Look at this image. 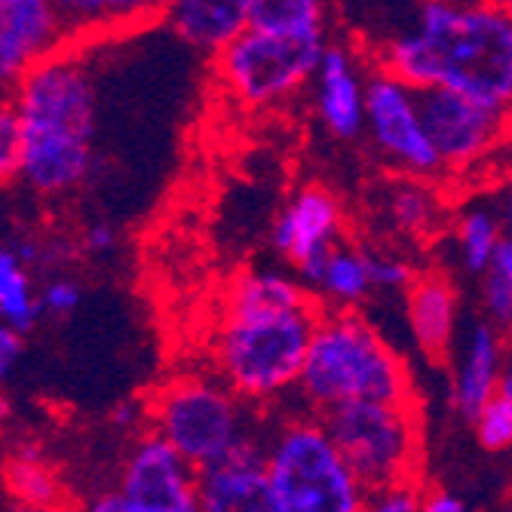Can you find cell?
<instances>
[{
	"mask_svg": "<svg viewBox=\"0 0 512 512\" xmlns=\"http://www.w3.org/2000/svg\"><path fill=\"white\" fill-rule=\"evenodd\" d=\"M408 86H445L482 105L512 102V16L503 0H421L414 25L378 53Z\"/></svg>",
	"mask_w": 512,
	"mask_h": 512,
	"instance_id": "cell-1",
	"label": "cell"
},
{
	"mask_svg": "<svg viewBox=\"0 0 512 512\" xmlns=\"http://www.w3.org/2000/svg\"><path fill=\"white\" fill-rule=\"evenodd\" d=\"M22 120L19 178L40 197H65L96 163V80L77 43L37 62L13 89Z\"/></svg>",
	"mask_w": 512,
	"mask_h": 512,
	"instance_id": "cell-2",
	"label": "cell"
},
{
	"mask_svg": "<svg viewBox=\"0 0 512 512\" xmlns=\"http://www.w3.org/2000/svg\"><path fill=\"white\" fill-rule=\"evenodd\" d=\"M295 390L313 414L347 402H414L402 356L356 307H319Z\"/></svg>",
	"mask_w": 512,
	"mask_h": 512,
	"instance_id": "cell-3",
	"label": "cell"
},
{
	"mask_svg": "<svg viewBox=\"0 0 512 512\" xmlns=\"http://www.w3.org/2000/svg\"><path fill=\"white\" fill-rule=\"evenodd\" d=\"M319 304L261 307L221 301L212 332L215 375L249 405H267L298 384Z\"/></svg>",
	"mask_w": 512,
	"mask_h": 512,
	"instance_id": "cell-4",
	"label": "cell"
},
{
	"mask_svg": "<svg viewBox=\"0 0 512 512\" xmlns=\"http://www.w3.org/2000/svg\"><path fill=\"white\" fill-rule=\"evenodd\" d=\"M267 512H362L365 488L319 414L286 417L264 433Z\"/></svg>",
	"mask_w": 512,
	"mask_h": 512,
	"instance_id": "cell-5",
	"label": "cell"
},
{
	"mask_svg": "<svg viewBox=\"0 0 512 512\" xmlns=\"http://www.w3.org/2000/svg\"><path fill=\"white\" fill-rule=\"evenodd\" d=\"M252 405L240 399L218 375H175L145 402L151 433L166 439L191 467L221 457L252 424Z\"/></svg>",
	"mask_w": 512,
	"mask_h": 512,
	"instance_id": "cell-6",
	"label": "cell"
},
{
	"mask_svg": "<svg viewBox=\"0 0 512 512\" xmlns=\"http://www.w3.org/2000/svg\"><path fill=\"white\" fill-rule=\"evenodd\" d=\"M329 34H279L246 28L215 59V80L246 111H273L292 102L316 71Z\"/></svg>",
	"mask_w": 512,
	"mask_h": 512,
	"instance_id": "cell-7",
	"label": "cell"
},
{
	"mask_svg": "<svg viewBox=\"0 0 512 512\" xmlns=\"http://www.w3.org/2000/svg\"><path fill=\"white\" fill-rule=\"evenodd\" d=\"M341 457L365 491L417 479L421 467V408L414 402H347L319 414Z\"/></svg>",
	"mask_w": 512,
	"mask_h": 512,
	"instance_id": "cell-8",
	"label": "cell"
},
{
	"mask_svg": "<svg viewBox=\"0 0 512 512\" xmlns=\"http://www.w3.org/2000/svg\"><path fill=\"white\" fill-rule=\"evenodd\" d=\"M417 111L439 157L442 175H473L506 145V108L482 105L445 86H424L417 89Z\"/></svg>",
	"mask_w": 512,
	"mask_h": 512,
	"instance_id": "cell-9",
	"label": "cell"
},
{
	"mask_svg": "<svg viewBox=\"0 0 512 512\" xmlns=\"http://www.w3.org/2000/svg\"><path fill=\"white\" fill-rule=\"evenodd\" d=\"M362 135L371 138L378 157L396 172L427 181L442 178L439 157L430 145L421 111H417V89L381 65L365 80Z\"/></svg>",
	"mask_w": 512,
	"mask_h": 512,
	"instance_id": "cell-10",
	"label": "cell"
},
{
	"mask_svg": "<svg viewBox=\"0 0 512 512\" xmlns=\"http://www.w3.org/2000/svg\"><path fill=\"white\" fill-rule=\"evenodd\" d=\"M89 506L96 512H194L200 509L197 467L148 430L129 448L117 485Z\"/></svg>",
	"mask_w": 512,
	"mask_h": 512,
	"instance_id": "cell-11",
	"label": "cell"
},
{
	"mask_svg": "<svg viewBox=\"0 0 512 512\" xmlns=\"http://www.w3.org/2000/svg\"><path fill=\"white\" fill-rule=\"evenodd\" d=\"M344 240V206L325 184L298 188L276 215L270 243L292 273L313 289L322 261Z\"/></svg>",
	"mask_w": 512,
	"mask_h": 512,
	"instance_id": "cell-12",
	"label": "cell"
},
{
	"mask_svg": "<svg viewBox=\"0 0 512 512\" xmlns=\"http://www.w3.org/2000/svg\"><path fill=\"white\" fill-rule=\"evenodd\" d=\"M365 80L368 71L359 62V53L347 43H325L310 77L313 86V114L319 126L338 142H353L362 135L365 117Z\"/></svg>",
	"mask_w": 512,
	"mask_h": 512,
	"instance_id": "cell-13",
	"label": "cell"
},
{
	"mask_svg": "<svg viewBox=\"0 0 512 512\" xmlns=\"http://www.w3.org/2000/svg\"><path fill=\"white\" fill-rule=\"evenodd\" d=\"M197 503L206 512H267L264 430L252 427L221 457L197 470Z\"/></svg>",
	"mask_w": 512,
	"mask_h": 512,
	"instance_id": "cell-14",
	"label": "cell"
},
{
	"mask_svg": "<svg viewBox=\"0 0 512 512\" xmlns=\"http://www.w3.org/2000/svg\"><path fill=\"white\" fill-rule=\"evenodd\" d=\"M65 43L50 0H10L0 10V96H13L19 80Z\"/></svg>",
	"mask_w": 512,
	"mask_h": 512,
	"instance_id": "cell-15",
	"label": "cell"
},
{
	"mask_svg": "<svg viewBox=\"0 0 512 512\" xmlns=\"http://www.w3.org/2000/svg\"><path fill=\"white\" fill-rule=\"evenodd\" d=\"M405 310H408V329L414 344L424 356L445 362L457 341V322H460V295L451 276L430 270L414 273L405 286Z\"/></svg>",
	"mask_w": 512,
	"mask_h": 512,
	"instance_id": "cell-16",
	"label": "cell"
},
{
	"mask_svg": "<svg viewBox=\"0 0 512 512\" xmlns=\"http://www.w3.org/2000/svg\"><path fill=\"white\" fill-rule=\"evenodd\" d=\"M252 0H163L157 22L191 50L215 56L249 28Z\"/></svg>",
	"mask_w": 512,
	"mask_h": 512,
	"instance_id": "cell-17",
	"label": "cell"
},
{
	"mask_svg": "<svg viewBox=\"0 0 512 512\" xmlns=\"http://www.w3.org/2000/svg\"><path fill=\"white\" fill-rule=\"evenodd\" d=\"M503 332L494 322L482 319L473 322L467 335H463V347L454 365V387L451 402L463 421H473V414L482 408V402L497 390L503 375Z\"/></svg>",
	"mask_w": 512,
	"mask_h": 512,
	"instance_id": "cell-18",
	"label": "cell"
},
{
	"mask_svg": "<svg viewBox=\"0 0 512 512\" xmlns=\"http://www.w3.org/2000/svg\"><path fill=\"white\" fill-rule=\"evenodd\" d=\"M50 4L68 43L83 46L154 25L163 0H50Z\"/></svg>",
	"mask_w": 512,
	"mask_h": 512,
	"instance_id": "cell-19",
	"label": "cell"
},
{
	"mask_svg": "<svg viewBox=\"0 0 512 512\" xmlns=\"http://www.w3.org/2000/svg\"><path fill=\"white\" fill-rule=\"evenodd\" d=\"M0 485L10 503L22 509H56L62 506L65 494L59 473L37 442H22L7 454L4 467H0Z\"/></svg>",
	"mask_w": 512,
	"mask_h": 512,
	"instance_id": "cell-20",
	"label": "cell"
},
{
	"mask_svg": "<svg viewBox=\"0 0 512 512\" xmlns=\"http://www.w3.org/2000/svg\"><path fill=\"white\" fill-rule=\"evenodd\" d=\"M313 298L319 307H359L371 292V279H368V267H365V252L350 246V243H338L322 261V270L313 283Z\"/></svg>",
	"mask_w": 512,
	"mask_h": 512,
	"instance_id": "cell-21",
	"label": "cell"
},
{
	"mask_svg": "<svg viewBox=\"0 0 512 512\" xmlns=\"http://www.w3.org/2000/svg\"><path fill=\"white\" fill-rule=\"evenodd\" d=\"M387 218L402 237L427 240L442 227V197L427 178L405 175L387 194Z\"/></svg>",
	"mask_w": 512,
	"mask_h": 512,
	"instance_id": "cell-22",
	"label": "cell"
},
{
	"mask_svg": "<svg viewBox=\"0 0 512 512\" xmlns=\"http://www.w3.org/2000/svg\"><path fill=\"white\" fill-rule=\"evenodd\" d=\"M454 237H457V252H460V264L467 273L479 276L485 270V264L491 261L497 243L506 237L503 234V221L491 206H467L457 221H454Z\"/></svg>",
	"mask_w": 512,
	"mask_h": 512,
	"instance_id": "cell-23",
	"label": "cell"
},
{
	"mask_svg": "<svg viewBox=\"0 0 512 512\" xmlns=\"http://www.w3.org/2000/svg\"><path fill=\"white\" fill-rule=\"evenodd\" d=\"M329 0H252L249 25L279 34H329Z\"/></svg>",
	"mask_w": 512,
	"mask_h": 512,
	"instance_id": "cell-24",
	"label": "cell"
},
{
	"mask_svg": "<svg viewBox=\"0 0 512 512\" xmlns=\"http://www.w3.org/2000/svg\"><path fill=\"white\" fill-rule=\"evenodd\" d=\"M40 319L37 292L31 286L28 267L16 258L13 249H0V322L13 325L28 335Z\"/></svg>",
	"mask_w": 512,
	"mask_h": 512,
	"instance_id": "cell-25",
	"label": "cell"
},
{
	"mask_svg": "<svg viewBox=\"0 0 512 512\" xmlns=\"http://www.w3.org/2000/svg\"><path fill=\"white\" fill-rule=\"evenodd\" d=\"M482 279V310L485 319L494 322L500 332L509 329L512 322V243L509 237H503L491 255V261L485 264V270L479 273Z\"/></svg>",
	"mask_w": 512,
	"mask_h": 512,
	"instance_id": "cell-26",
	"label": "cell"
},
{
	"mask_svg": "<svg viewBox=\"0 0 512 512\" xmlns=\"http://www.w3.org/2000/svg\"><path fill=\"white\" fill-rule=\"evenodd\" d=\"M476 439L485 451L497 454L512 445V378L509 371L500 375L497 390L482 402V408L473 414Z\"/></svg>",
	"mask_w": 512,
	"mask_h": 512,
	"instance_id": "cell-27",
	"label": "cell"
},
{
	"mask_svg": "<svg viewBox=\"0 0 512 512\" xmlns=\"http://www.w3.org/2000/svg\"><path fill=\"white\" fill-rule=\"evenodd\" d=\"M22 172V120L10 96H0V184Z\"/></svg>",
	"mask_w": 512,
	"mask_h": 512,
	"instance_id": "cell-28",
	"label": "cell"
},
{
	"mask_svg": "<svg viewBox=\"0 0 512 512\" xmlns=\"http://www.w3.org/2000/svg\"><path fill=\"white\" fill-rule=\"evenodd\" d=\"M365 252V267H368V279H371V289L378 292H405V286L414 279V267L408 258L393 255V252Z\"/></svg>",
	"mask_w": 512,
	"mask_h": 512,
	"instance_id": "cell-29",
	"label": "cell"
},
{
	"mask_svg": "<svg viewBox=\"0 0 512 512\" xmlns=\"http://www.w3.org/2000/svg\"><path fill=\"white\" fill-rule=\"evenodd\" d=\"M424 500L421 479H396L365 491V509L375 512H417Z\"/></svg>",
	"mask_w": 512,
	"mask_h": 512,
	"instance_id": "cell-30",
	"label": "cell"
},
{
	"mask_svg": "<svg viewBox=\"0 0 512 512\" xmlns=\"http://www.w3.org/2000/svg\"><path fill=\"white\" fill-rule=\"evenodd\" d=\"M80 286L71 283V279H50L40 292H37V307L40 313H50V316H71L80 307Z\"/></svg>",
	"mask_w": 512,
	"mask_h": 512,
	"instance_id": "cell-31",
	"label": "cell"
},
{
	"mask_svg": "<svg viewBox=\"0 0 512 512\" xmlns=\"http://www.w3.org/2000/svg\"><path fill=\"white\" fill-rule=\"evenodd\" d=\"M25 353V335L16 332L13 325L0 322V381H10Z\"/></svg>",
	"mask_w": 512,
	"mask_h": 512,
	"instance_id": "cell-32",
	"label": "cell"
},
{
	"mask_svg": "<svg viewBox=\"0 0 512 512\" xmlns=\"http://www.w3.org/2000/svg\"><path fill=\"white\" fill-rule=\"evenodd\" d=\"M83 252H92V255H102V252H111L117 246V230L105 221H96L83 230Z\"/></svg>",
	"mask_w": 512,
	"mask_h": 512,
	"instance_id": "cell-33",
	"label": "cell"
},
{
	"mask_svg": "<svg viewBox=\"0 0 512 512\" xmlns=\"http://www.w3.org/2000/svg\"><path fill=\"white\" fill-rule=\"evenodd\" d=\"M142 421H145V402H129L126 399V402H117L111 408V427H117L123 433L135 430Z\"/></svg>",
	"mask_w": 512,
	"mask_h": 512,
	"instance_id": "cell-34",
	"label": "cell"
},
{
	"mask_svg": "<svg viewBox=\"0 0 512 512\" xmlns=\"http://www.w3.org/2000/svg\"><path fill=\"white\" fill-rule=\"evenodd\" d=\"M421 509H427V512H463V509H467V503H463V500H460L457 494H451V491H427V488H424Z\"/></svg>",
	"mask_w": 512,
	"mask_h": 512,
	"instance_id": "cell-35",
	"label": "cell"
},
{
	"mask_svg": "<svg viewBox=\"0 0 512 512\" xmlns=\"http://www.w3.org/2000/svg\"><path fill=\"white\" fill-rule=\"evenodd\" d=\"M0 421H4V402H0Z\"/></svg>",
	"mask_w": 512,
	"mask_h": 512,
	"instance_id": "cell-36",
	"label": "cell"
},
{
	"mask_svg": "<svg viewBox=\"0 0 512 512\" xmlns=\"http://www.w3.org/2000/svg\"><path fill=\"white\" fill-rule=\"evenodd\" d=\"M7 4H10V0H0V10H4V7H7Z\"/></svg>",
	"mask_w": 512,
	"mask_h": 512,
	"instance_id": "cell-37",
	"label": "cell"
}]
</instances>
